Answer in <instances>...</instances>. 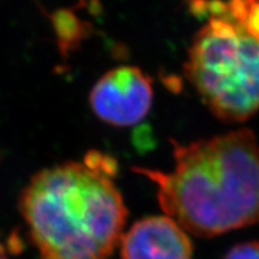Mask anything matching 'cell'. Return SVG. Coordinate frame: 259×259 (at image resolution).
<instances>
[{"mask_svg":"<svg viewBox=\"0 0 259 259\" xmlns=\"http://www.w3.org/2000/svg\"><path fill=\"white\" fill-rule=\"evenodd\" d=\"M171 145L170 171L132 169L155 183L164 215L200 238L258 225L259 143L251 130Z\"/></svg>","mask_w":259,"mask_h":259,"instance_id":"obj_1","label":"cell"},{"mask_svg":"<svg viewBox=\"0 0 259 259\" xmlns=\"http://www.w3.org/2000/svg\"><path fill=\"white\" fill-rule=\"evenodd\" d=\"M19 208L41 259H107L127 219L113 178L83 162L35 174Z\"/></svg>","mask_w":259,"mask_h":259,"instance_id":"obj_2","label":"cell"},{"mask_svg":"<svg viewBox=\"0 0 259 259\" xmlns=\"http://www.w3.org/2000/svg\"><path fill=\"white\" fill-rule=\"evenodd\" d=\"M206 16L189 48L185 76L221 120L242 122L259 112V38L236 22L222 0H193Z\"/></svg>","mask_w":259,"mask_h":259,"instance_id":"obj_3","label":"cell"},{"mask_svg":"<svg viewBox=\"0 0 259 259\" xmlns=\"http://www.w3.org/2000/svg\"><path fill=\"white\" fill-rule=\"evenodd\" d=\"M153 79L135 66L108 71L90 92L89 102L102 121L113 126L137 124L153 105Z\"/></svg>","mask_w":259,"mask_h":259,"instance_id":"obj_4","label":"cell"},{"mask_svg":"<svg viewBox=\"0 0 259 259\" xmlns=\"http://www.w3.org/2000/svg\"><path fill=\"white\" fill-rule=\"evenodd\" d=\"M121 259H191L187 232L168 216L136 222L120 240Z\"/></svg>","mask_w":259,"mask_h":259,"instance_id":"obj_5","label":"cell"},{"mask_svg":"<svg viewBox=\"0 0 259 259\" xmlns=\"http://www.w3.org/2000/svg\"><path fill=\"white\" fill-rule=\"evenodd\" d=\"M48 18L53 27L59 53L63 58H69L73 52L80 48L82 42L94 31L93 24L77 17L73 10H56L48 14Z\"/></svg>","mask_w":259,"mask_h":259,"instance_id":"obj_6","label":"cell"},{"mask_svg":"<svg viewBox=\"0 0 259 259\" xmlns=\"http://www.w3.org/2000/svg\"><path fill=\"white\" fill-rule=\"evenodd\" d=\"M223 259H259V242L247 241L236 245Z\"/></svg>","mask_w":259,"mask_h":259,"instance_id":"obj_7","label":"cell"},{"mask_svg":"<svg viewBox=\"0 0 259 259\" xmlns=\"http://www.w3.org/2000/svg\"><path fill=\"white\" fill-rule=\"evenodd\" d=\"M0 259H9L8 257H6L5 252H4V250H3L2 247H0Z\"/></svg>","mask_w":259,"mask_h":259,"instance_id":"obj_8","label":"cell"}]
</instances>
